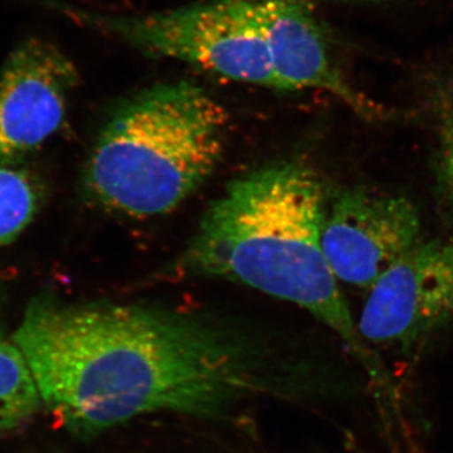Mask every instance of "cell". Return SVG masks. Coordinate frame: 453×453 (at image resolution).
Here are the masks:
<instances>
[{"label":"cell","instance_id":"cell-1","mask_svg":"<svg viewBox=\"0 0 453 453\" xmlns=\"http://www.w3.org/2000/svg\"><path fill=\"white\" fill-rule=\"evenodd\" d=\"M42 403L91 437L146 414L222 418L253 399L308 392L309 372L234 327L142 305L41 295L13 334Z\"/></svg>","mask_w":453,"mask_h":453},{"label":"cell","instance_id":"cell-7","mask_svg":"<svg viewBox=\"0 0 453 453\" xmlns=\"http://www.w3.org/2000/svg\"><path fill=\"white\" fill-rule=\"evenodd\" d=\"M79 73L55 44L29 38L0 68V166H13L61 129Z\"/></svg>","mask_w":453,"mask_h":453},{"label":"cell","instance_id":"cell-9","mask_svg":"<svg viewBox=\"0 0 453 453\" xmlns=\"http://www.w3.org/2000/svg\"><path fill=\"white\" fill-rule=\"evenodd\" d=\"M423 96L437 135V186L453 211V71L434 68L423 79Z\"/></svg>","mask_w":453,"mask_h":453},{"label":"cell","instance_id":"cell-2","mask_svg":"<svg viewBox=\"0 0 453 453\" xmlns=\"http://www.w3.org/2000/svg\"><path fill=\"white\" fill-rule=\"evenodd\" d=\"M326 196L301 162L271 164L235 179L211 202L177 264L181 276L219 277L306 310L344 340L380 386L386 374L366 347L321 247Z\"/></svg>","mask_w":453,"mask_h":453},{"label":"cell","instance_id":"cell-10","mask_svg":"<svg viewBox=\"0 0 453 453\" xmlns=\"http://www.w3.org/2000/svg\"><path fill=\"white\" fill-rule=\"evenodd\" d=\"M40 180L27 170L0 166V247L22 234L43 202Z\"/></svg>","mask_w":453,"mask_h":453},{"label":"cell","instance_id":"cell-4","mask_svg":"<svg viewBox=\"0 0 453 453\" xmlns=\"http://www.w3.org/2000/svg\"><path fill=\"white\" fill-rule=\"evenodd\" d=\"M82 18L144 55L283 91L314 43L308 0H208L153 13Z\"/></svg>","mask_w":453,"mask_h":453},{"label":"cell","instance_id":"cell-3","mask_svg":"<svg viewBox=\"0 0 453 453\" xmlns=\"http://www.w3.org/2000/svg\"><path fill=\"white\" fill-rule=\"evenodd\" d=\"M228 120L225 107L192 82L139 92L116 110L92 149L86 192L135 219L174 211L219 165Z\"/></svg>","mask_w":453,"mask_h":453},{"label":"cell","instance_id":"cell-8","mask_svg":"<svg viewBox=\"0 0 453 453\" xmlns=\"http://www.w3.org/2000/svg\"><path fill=\"white\" fill-rule=\"evenodd\" d=\"M41 403L40 390L26 357L0 325V436L28 422Z\"/></svg>","mask_w":453,"mask_h":453},{"label":"cell","instance_id":"cell-6","mask_svg":"<svg viewBox=\"0 0 453 453\" xmlns=\"http://www.w3.org/2000/svg\"><path fill=\"white\" fill-rule=\"evenodd\" d=\"M453 321V242L418 243L371 288L357 332L375 344L412 347Z\"/></svg>","mask_w":453,"mask_h":453},{"label":"cell","instance_id":"cell-11","mask_svg":"<svg viewBox=\"0 0 453 453\" xmlns=\"http://www.w3.org/2000/svg\"><path fill=\"white\" fill-rule=\"evenodd\" d=\"M339 2H349V3H378V2H384V0H339Z\"/></svg>","mask_w":453,"mask_h":453},{"label":"cell","instance_id":"cell-5","mask_svg":"<svg viewBox=\"0 0 453 453\" xmlns=\"http://www.w3.org/2000/svg\"><path fill=\"white\" fill-rule=\"evenodd\" d=\"M421 219L412 202L365 187L339 193L325 214L321 247L338 281L371 288L418 244Z\"/></svg>","mask_w":453,"mask_h":453}]
</instances>
